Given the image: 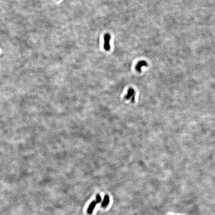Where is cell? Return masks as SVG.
I'll use <instances>...</instances> for the list:
<instances>
[{
  "label": "cell",
  "mask_w": 215,
  "mask_h": 215,
  "mask_svg": "<svg viewBox=\"0 0 215 215\" xmlns=\"http://www.w3.org/2000/svg\"><path fill=\"white\" fill-rule=\"evenodd\" d=\"M111 38V35L108 33L105 34L104 35V50L106 51H108L110 50V41Z\"/></svg>",
  "instance_id": "6da1fadb"
},
{
  "label": "cell",
  "mask_w": 215,
  "mask_h": 215,
  "mask_svg": "<svg viewBox=\"0 0 215 215\" xmlns=\"http://www.w3.org/2000/svg\"><path fill=\"white\" fill-rule=\"evenodd\" d=\"M135 91L132 88H130L127 91V93L125 96V98L127 100L131 99V101L134 102L135 98Z\"/></svg>",
  "instance_id": "7a4b0ae2"
},
{
  "label": "cell",
  "mask_w": 215,
  "mask_h": 215,
  "mask_svg": "<svg viewBox=\"0 0 215 215\" xmlns=\"http://www.w3.org/2000/svg\"><path fill=\"white\" fill-rule=\"evenodd\" d=\"M148 63L145 61H141L138 62L135 66V69L138 72L140 73L142 71V69L143 67H147Z\"/></svg>",
  "instance_id": "3957f363"
},
{
  "label": "cell",
  "mask_w": 215,
  "mask_h": 215,
  "mask_svg": "<svg viewBox=\"0 0 215 215\" xmlns=\"http://www.w3.org/2000/svg\"><path fill=\"white\" fill-rule=\"evenodd\" d=\"M97 204V202H96V200L93 201L91 202V203L88 206L87 210V212L88 214L90 215L93 213V211L95 209V207H96V205Z\"/></svg>",
  "instance_id": "277c9868"
},
{
  "label": "cell",
  "mask_w": 215,
  "mask_h": 215,
  "mask_svg": "<svg viewBox=\"0 0 215 215\" xmlns=\"http://www.w3.org/2000/svg\"><path fill=\"white\" fill-rule=\"evenodd\" d=\"M110 197L107 194H106L104 196V199L101 204V207L105 208L107 207L110 203Z\"/></svg>",
  "instance_id": "5b68a950"
},
{
  "label": "cell",
  "mask_w": 215,
  "mask_h": 215,
  "mask_svg": "<svg viewBox=\"0 0 215 215\" xmlns=\"http://www.w3.org/2000/svg\"><path fill=\"white\" fill-rule=\"evenodd\" d=\"M101 201H102V199H101L100 195L99 194H96V201L97 202V203H100L101 202Z\"/></svg>",
  "instance_id": "8992f818"
}]
</instances>
